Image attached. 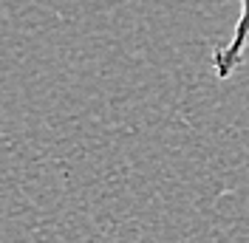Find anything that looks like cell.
I'll use <instances>...</instances> for the list:
<instances>
[{
	"mask_svg": "<svg viewBox=\"0 0 249 243\" xmlns=\"http://www.w3.org/2000/svg\"><path fill=\"white\" fill-rule=\"evenodd\" d=\"M249 51V0H241V15H238V23L232 29V37L227 46H218L213 54H210V62L215 68V76L218 79H227L232 76L241 62L247 57Z\"/></svg>",
	"mask_w": 249,
	"mask_h": 243,
	"instance_id": "obj_1",
	"label": "cell"
}]
</instances>
